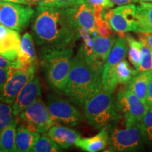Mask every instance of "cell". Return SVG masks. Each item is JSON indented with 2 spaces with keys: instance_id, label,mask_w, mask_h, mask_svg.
<instances>
[{
  "instance_id": "obj_39",
  "label": "cell",
  "mask_w": 152,
  "mask_h": 152,
  "mask_svg": "<svg viewBox=\"0 0 152 152\" xmlns=\"http://www.w3.org/2000/svg\"><path fill=\"white\" fill-rule=\"evenodd\" d=\"M49 1V0H33L34 4H37V5L42 4L47 2V1Z\"/></svg>"
},
{
  "instance_id": "obj_12",
  "label": "cell",
  "mask_w": 152,
  "mask_h": 152,
  "mask_svg": "<svg viewBox=\"0 0 152 152\" xmlns=\"http://www.w3.org/2000/svg\"><path fill=\"white\" fill-rule=\"evenodd\" d=\"M36 69L37 65L28 70L13 69L0 92V101L12 105L24 85L35 77Z\"/></svg>"
},
{
  "instance_id": "obj_7",
  "label": "cell",
  "mask_w": 152,
  "mask_h": 152,
  "mask_svg": "<svg viewBox=\"0 0 152 152\" xmlns=\"http://www.w3.org/2000/svg\"><path fill=\"white\" fill-rule=\"evenodd\" d=\"M115 103L118 111L124 118L127 126L140 123L149 109L128 87L119 91Z\"/></svg>"
},
{
  "instance_id": "obj_18",
  "label": "cell",
  "mask_w": 152,
  "mask_h": 152,
  "mask_svg": "<svg viewBox=\"0 0 152 152\" xmlns=\"http://www.w3.org/2000/svg\"><path fill=\"white\" fill-rule=\"evenodd\" d=\"M20 36L17 30L8 28L0 37V54L11 61H16L20 47Z\"/></svg>"
},
{
  "instance_id": "obj_25",
  "label": "cell",
  "mask_w": 152,
  "mask_h": 152,
  "mask_svg": "<svg viewBox=\"0 0 152 152\" xmlns=\"http://www.w3.org/2000/svg\"><path fill=\"white\" fill-rule=\"evenodd\" d=\"M137 73L136 70H133L128 61L124 58L115 66L114 77L117 84H127Z\"/></svg>"
},
{
  "instance_id": "obj_32",
  "label": "cell",
  "mask_w": 152,
  "mask_h": 152,
  "mask_svg": "<svg viewBox=\"0 0 152 152\" xmlns=\"http://www.w3.org/2000/svg\"><path fill=\"white\" fill-rule=\"evenodd\" d=\"M85 0H49L47 2L39 5L49 6V7H57V8L67 9L70 7H75L76 5L80 4L85 2Z\"/></svg>"
},
{
  "instance_id": "obj_40",
  "label": "cell",
  "mask_w": 152,
  "mask_h": 152,
  "mask_svg": "<svg viewBox=\"0 0 152 152\" xmlns=\"http://www.w3.org/2000/svg\"><path fill=\"white\" fill-rule=\"evenodd\" d=\"M140 1H144V2H152V0H140Z\"/></svg>"
},
{
  "instance_id": "obj_5",
  "label": "cell",
  "mask_w": 152,
  "mask_h": 152,
  "mask_svg": "<svg viewBox=\"0 0 152 152\" xmlns=\"http://www.w3.org/2000/svg\"><path fill=\"white\" fill-rule=\"evenodd\" d=\"M109 130V151H134L141 149L144 140L140 123L131 126L120 127L118 121L107 126Z\"/></svg>"
},
{
  "instance_id": "obj_27",
  "label": "cell",
  "mask_w": 152,
  "mask_h": 152,
  "mask_svg": "<svg viewBox=\"0 0 152 152\" xmlns=\"http://www.w3.org/2000/svg\"><path fill=\"white\" fill-rule=\"evenodd\" d=\"M11 104L0 101V132L14 119Z\"/></svg>"
},
{
  "instance_id": "obj_6",
  "label": "cell",
  "mask_w": 152,
  "mask_h": 152,
  "mask_svg": "<svg viewBox=\"0 0 152 152\" xmlns=\"http://www.w3.org/2000/svg\"><path fill=\"white\" fill-rule=\"evenodd\" d=\"M35 14L30 5L0 1V25L21 32L28 27Z\"/></svg>"
},
{
  "instance_id": "obj_11",
  "label": "cell",
  "mask_w": 152,
  "mask_h": 152,
  "mask_svg": "<svg viewBox=\"0 0 152 152\" xmlns=\"http://www.w3.org/2000/svg\"><path fill=\"white\" fill-rule=\"evenodd\" d=\"M47 106L55 123L75 126L83 118L82 113L69 101L56 94H50L47 96Z\"/></svg>"
},
{
  "instance_id": "obj_37",
  "label": "cell",
  "mask_w": 152,
  "mask_h": 152,
  "mask_svg": "<svg viewBox=\"0 0 152 152\" xmlns=\"http://www.w3.org/2000/svg\"><path fill=\"white\" fill-rule=\"evenodd\" d=\"M115 4L118 6H122L125 4H129L132 3L140 2V0H111Z\"/></svg>"
},
{
  "instance_id": "obj_2",
  "label": "cell",
  "mask_w": 152,
  "mask_h": 152,
  "mask_svg": "<svg viewBox=\"0 0 152 152\" xmlns=\"http://www.w3.org/2000/svg\"><path fill=\"white\" fill-rule=\"evenodd\" d=\"M102 89L101 73L89 64L80 47L72 59L67 83L63 92L72 103L80 107Z\"/></svg>"
},
{
  "instance_id": "obj_22",
  "label": "cell",
  "mask_w": 152,
  "mask_h": 152,
  "mask_svg": "<svg viewBox=\"0 0 152 152\" xmlns=\"http://www.w3.org/2000/svg\"><path fill=\"white\" fill-rule=\"evenodd\" d=\"M18 119L15 117L9 125L0 132V151L16 152V134Z\"/></svg>"
},
{
  "instance_id": "obj_8",
  "label": "cell",
  "mask_w": 152,
  "mask_h": 152,
  "mask_svg": "<svg viewBox=\"0 0 152 152\" xmlns=\"http://www.w3.org/2000/svg\"><path fill=\"white\" fill-rule=\"evenodd\" d=\"M17 118L30 130L40 134L47 133L55 123L41 97L25 109Z\"/></svg>"
},
{
  "instance_id": "obj_34",
  "label": "cell",
  "mask_w": 152,
  "mask_h": 152,
  "mask_svg": "<svg viewBox=\"0 0 152 152\" xmlns=\"http://www.w3.org/2000/svg\"><path fill=\"white\" fill-rule=\"evenodd\" d=\"M138 39L152 51V33H138Z\"/></svg>"
},
{
  "instance_id": "obj_28",
  "label": "cell",
  "mask_w": 152,
  "mask_h": 152,
  "mask_svg": "<svg viewBox=\"0 0 152 152\" xmlns=\"http://www.w3.org/2000/svg\"><path fill=\"white\" fill-rule=\"evenodd\" d=\"M144 142L152 143V108H149L140 123Z\"/></svg>"
},
{
  "instance_id": "obj_21",
  "label": "cell",
  "mask_w": 152,
  "mask_h": 152,
  "mask_svg": "<svg viewBox=\"0 0 152 152\" xmlns=\"http://www.w3.org/2000/svg\"><path fill=\"white\" fill-rule=\"evenodd\" d=\"M137 33H152V3L140 1L136 6Z\"/></svg>"
},
{
  "instance_id": "obj_10",
  "label": "cell",
  "mask_w": 152,
  "mask_h": 152,
  "mask_svg": "<svg viewBox=\"0 0 152 152\" xmlns=\"http://www.w3.org/2000/svg\"><path fill=\"white\" fill-rule=\"evenodd\" d=\"M127 54L128 43L125 37H119L115 40L102 67L101 74L102 90L112 93L115 90L118 85L114 77L115 68L121 60L126 57Z\"/></svg>"
},
{
  "instance_id": "obj_20",
  "label": "cell",
  "mask_w": 152,
  "mask_h": 152,
  "mask_svg": "<svg viewBox=\"0 0 152 152\" xmlns=\"http://www.w3.org/2000/svg\"><path fill=\"white\" fill-rule=\"evenodd\" d=\"M40 137V133L34 132L23 123L17 125L16 147L18 152H29Z\"/></svg>"
},
{
  "instance_id": "obj_17",
  "label": "cell",
  "mask_w": 152,
  "mask_h": 152,
  "mask_svg": "<svg viewBox=\"0 0 152 152\" xmlns=\"http://www.w3.org/2000/svg\"><path fill=\"white\" fill-rule=\"evenodd\" d=\"M46 134L63 149H68L75 145L80 135L73 129L62 125H53Z\"/></svg>"
},
{
  "instance_id": "obj_1",
  "label": "cell",
  "mask_w": 152,
  "mask_h": 152,
  "mask_svg": "<svg viewBox=\"0 0 152 152\" xmlns=\"http://www.w3.org/2000/svg\"><path fill=\"white\" fill-rule=\"evenodd\" d=\"M31 20L33 38L40 48L74 46L80 38L68 8L37 5Z\"/></svg>"
},
{
  "instance_id": "obj_33",
  "label": "cell",
  "mask_w": 152,
  "mask_h": 152,
  "mask_svg": "<svg viewBox=\"0 0 152 152\" xmlns=\"http://www.w3.org/2000/svg\"><path fill=\"white\" fill-rule=\"evenodd\" d=\"M0 68L18 69V63L17 59L16 61H11L0 54Z\"/></svg>"
},
{
  "instance_id": "obj_13",
  "label": "cell",
  "mask_w": 152,
  "mask_h": 152,
  "mask_svg": "<svg viewBox=\"0 0 152 152\" xmlns=\"http://www.w3.org/2000/svg\"><path fill=\"white\" fill-rule=\"evenodd\" d=\"M92 40V54L89 57H85L89 64L102 74L104 62L116 40V38L113 35L110 37H104L96 35L93 36Z\"/></svg>"
},
{
  "instance_id": "obj_26",
  "label": "cell",
  "mask_w": 152,
  "mask_h": 152,
  "mask_svg": "<svg viewBox=\"0 0 152 152\" xmlns=\"http://www.w3.org/2000/svg\"><path fill=\"white\" fill-rule=\"evenodd\" d=\"M33 152H58L61 151V147L45 133L39 137L32 149Z\"/></svg>"
},
{
  "instance_id": "obj_36",
  "label": "cell",
  "mask_w": 152,
  "mask_h": 152,
  "mask_svg": "<svg viewBox=\"0 0 152 152\" xmlns=\"http://www.w3.org/2000/svg\"><path fill=\"white\" fill-rule=\"evenodd\" d=\"M146 104L149 108H152V71L149 73V84H148V90L147 94Z\"/></svg>"
},
{
  "instance_id": "obj_19",
  "label": "cell",
  "mask_w": 152,
  "mask_h": 152,
  "mask_svg": "<svg viewBox=\"0 0 152 152\" xmlns=\"http://www.w3.org/2000/svg\"><path fill=\"white\" fill-rule=\"evenodd\" d=\"M75 146L83 151L97 152L106 149L109 146V130L107 127L101 129L96 135L88 138H80Z\"/></svg>"
},
{
  "instance_id": "obj_30",
  "label": "cell",
  "mask_w": 152,
  "mask_h": 152,
  "mask_svg": "<svg viewBox=\"0 0 152 152\" xmlns=\"http://www.w3.org/2000/svg\"><path fill=\"white\" fill-rule=\"evenodd\" d=\"M86 3L92 9L94 14H102L106 9L114 7V4L111 0H86Z\"/></svg>"
},
{
  "instance_id": "obj_23",
  "label": "cell",
  "mask_w": 152,
  "mask_h": 152,
  "mask_svg": "<svg viewBox=\"0 0 152 152\" xmlns=\"http://www.w3.org/2000/svg\"><path fill=\"white\" fill-rule=\"evenodd\" d=\"M150 72L137 73L129 82L128 88L135 94L143 103L146 104Z\"/></svg>"
},
{
  "instance_id": "obj_16",
  "label": "cell",
  "mask_w": 152,
  "mask_h": 152,
  "mask_svg": "<svg viewBox=\"0 0 152 152\" xmlns=\"http://www.w3.org/2000/svg\"><path fill=\"white\" fill-rule=\"evenodd\" d=\"M37 59L33 37L30 33H26L20 39V47L17 56L18 69H29L32 66L37 65Z\"/></svg>"
},
{
  "instance_id": "obj_14",
  "label": "cell",
  "mask_w": 152,
  "mask_h": 152,
  "mask_svg": "<svg viewBox=\"0 0 152 152\" xmlns=\"http://www.w3.org/2000/svg\"><path fill=\"white\" fill-rule=\"evenodd\" d=\"M40 81L38 77H34L24 85L12 104L14 116L18 117L19 114L25 109L33 103L36 99L40 97Z\"/></svg>"
},
{
  "instance_id": "obj_35",
  "label": "cell",
  "mask_w": 152,
  "mask_h": 152,
  "mask_svg": "<svg viewBox=\"0 0 152 152\" xmlns=\"http://www.w3.org/2000/svg\"><path fill=\"white\" fill-rule=\"evenodd\" d=\"M13 68H0V92L2 90L4 85L9 78V75L12 72Z\"/></svg>"
},
{
  "instance_id": "obj_24",
  "label": "cell",
  "mask_w": 152,
  "mask_h": 152,
  "mask_svg": "<svg viewBox=\"0 0 152 152\" xmlns=\"http://www.w3.org/2000/svg\"><path fill=\"white\" fill-rule=\"evenodd\" d=\"M125 39L129 47L128 50V59L137 70L141 64L143 57L142 47L144 45L141 42L134 39L131 35H125Z\"/></svg>"
},
{
  "instance_id": "obj_31",
  "label": "cell",
  "mask_w": 152,
  "mask_h": 152,
  "mask_svg": "<svg viewBox=\"0 0 152 152\" xmlns=\"http://www.w3.org/2000/svg\"><path fill=\"white\" fill-rule=\"evenodd\" d=\"M142 53L143 57L141 64L137 69V73H143V72L152 71V51L149 47L143 45L142 47Z\"/></svg>"
},
{
  "instance_id": "obj_3",
  "label": "cell",
  "mask_w": 152,
  "mask_h": 152,
  "mask_svg": "<svg viewBox=\"0 0 152 152\" xmlns=\"http://www.w3.org/2000/svg\"><path fill=\"white\" fill-rule=\"evenodd\" d=\"M39 56L49 87L57 92H64L73 56V46L42 47Z\"/></svg>"
},
{
  "instance_id": "obj_4",
  "label": "cell",
  "mask_w": 152,
  "mask_h": 152,
  "mask_svg": "<svg viewBox=\"0 0 152 152\" xmlns=\"http://www.w3.org/2000/svg\"><path fill=\"white\" fill-rule=\"evenodd\" d=\"M83 113L89 124L96 129L109 126L123 117L113 93L102 89L85 102Z\"/></svg>"
},
{
  "instance_id": "obj_38",
  "label": "cell",
  "mask_w": 152,
  "mask_h": 152,
  "mask_svg": "<svg viewBox=\"0 0 152 152\" xmlns=\"http://www.w3.org/2000/svg\"><path fill=\"white\" fill-rule=\"evenodd\" d=\"M0 1H7V2H12L16 4H27V5H34L35 4L33 1V0H0Z\"/></svg>"
},
{
  "instance_id": "obj_29",
  "label": "cell",
  "mask_w": 152,
  "mask_h": 152,
  "mask_svg": "<svg viewBox=\"0 0 152 152\" xmlns=\"http://www.w3.org/2000/svg\"><path fill=\"white\" fill-rule=\"evenodd\" d=\"M102 14H94L96 33L102 37H110L113 34V32H112L113 29L110 26V25L106 21L105 19L103 18Z\"/></svg>"
},
{
  "instance_id": "obj_9",
  "label": "cell",
  "mask_w": 152,
  "mask_h": 152,
  "mask_svg": "<svg viewBox=\"0 0 152 152\" xmlns=\"http://www.w3.org/2000/svg\"><path fill=\"white\" fill-rule=\"evenodd\" d=\"M103 18L120 37H125V33L136 32L137 29L136 20V6L125 4L111 9L102 14Z\"/></svg>"
},
{
  "instance_id": "obj_15",
  "label": "cell",
  "mask_w": 152,
  "mask_h": 152,
  "mask_svg": "<svg viewBox=\"0 0 152 152\" xmlns=\"http://www.w3.org/2000/svg\"><path fill=\"white\" fill-rule=\"evenodd\" d=\"M68 10L72 21L77 29L80 28H85L90 30L92 36L98 35L96 31L94 13L86 1L68 8Z\"/></svg>"
}]
</instances>
